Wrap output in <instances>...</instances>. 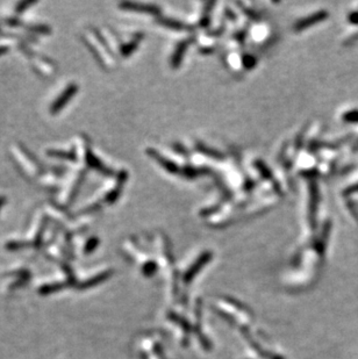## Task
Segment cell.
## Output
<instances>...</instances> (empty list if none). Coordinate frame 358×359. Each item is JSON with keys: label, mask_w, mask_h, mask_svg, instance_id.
Returning a JSON list of instances; mask_svg holds the SVG:
<instances>
[{"label": "cell", "mask_w": 358, "mask_h": 359, "mask_svg": "<svg viewBox=\"0 0 358 359\" xmlns=\"http://www.w3.org/2000/svg\"><path fill=\"white\" fill-rule=\"evenodd\" d=\"M15 164L27 178H40L42 175V163H40L27 149L21 145H14L11 149Z\"/></svg>", "instance_id": "obj_1"}, {"label": "cell", "mask_w": 358, "mask_h": 359, "mask_svg": "<svg viewBox=\"0 0 358 359\" xmlns=\"http://www.w3.org/2000/svg\"><path fill=\"white\" fill-rule=\"evenodd\" d=\"M83 176L82 172H77L74 176V179L70 181V184H68V187L63 189L61 197L58 198V206L59 207H66V206H70L72 201L75 200L76 195H77L79 187H81L82 181H83Z\"/></svg>", "instance_id": "obj_2"}, {"label": "cell", "mask_w": 358, "mask_h": 359, "mask_svg": "<svg viewBox=\"0 0 358 359\" xmlns=\"http://www.w3.org/2000/svg\"><path fill=\"white\" fill-rule=\"evenodd\" d=\"M78 89H79L78 85L76 84V83H70V84L66 86V88L61 92V94L52 101L50 108H49V111H50L49 113L52 115L58 114V113L69 104V101L75 97Z\"/></svg>", "instance_id": "obj_3"}, {"label": "cell", "mask_w": 358, "mask_h": 359, "mask_svg": "<svg viewBox=\"0 0 358 359\" xmlns=\"http://www.w3.org/2000/svg\"><path fill=\"white\" fill-rule=\"evenodd\" d=\"M34 69L35 71L45 77H51L54 76L55 66L47 58H34Z\"/></svg>", "instance_id": "obj_4"}, {"label": "cell", "mask_w": 358, "mask_h": 359, "mask_svg": "<svg viewBox=\"0 0 358 359\" xmlns=\"http://www.w3.org/2000/svg\"><path fill=\"white\" fill-rule=\"evenodd\" d=\"M49 156H52V157L58 158V159H65V161L69 162H78V154L76 151V149H72V150H49L48 151Z\"/></svg>", "instance_id": "obj_5"}, {"label": "cell", "mask_w": 358, "mask_h": 359, "mask_svg": "<svg viewBox=\"0 0 358 359\" xmlns=\"http://www.w3.org/2000/svg\"><path fill=\"white\" fill-rule=\"evenodd\" d=\"M342 119L347 124H358V108L349 109L342 115Z\"/></svg>", "instance_id": "obj_6"}, {"label": "cell", "mask_w": 358, "mask_h": 359, "mask_svg": "<svg viewBox=\"0 0 358 359\" xmlns=\"http://www.w3.org/2000/svg\"><path fill=\"white\" fill-rule=\"evenodd\" d=\"M5 202H6V198L5 197H0V211H1L2 206H5Z\"/></svg>", "instance_id": "obj_7"}]
</instances>
